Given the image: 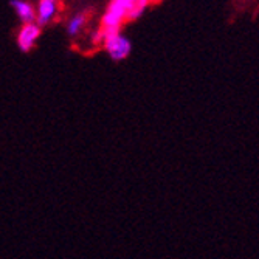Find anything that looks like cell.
Wrapping results in <instances>:
<instances>
[{"label": "cell", "mask_w": 259, "mask_h": 259, "mask_svg": "<svg viewBox=\"0 0 259 259\" xmlns=\"http://www.w3.org/2000/svg\"><path fill=\"white\" fill-rule=\"evenodd\" d=\"M148 4L149 0H112L101 20L103 37L106 39L115 34H120L121 23L126 19H138L146 10Z\"/></svg>", "instance_id": "cell-1"}, {"label": "cell", "mask_w": 259, "mask_h": 259, "mask_svg": "<svg viewBox=\"0 0 259 259\" xmlns=\"http://www.w3.org/2000/svg\"><path fill=\"white\" fill-rule=\"evenodd\" d=\"M104 49L106 52L109 53V56L113 59V61H123L129 56L131 53V40L127 37H124L121 33L120 34H115V36H110V37H106L104 39Z\"/></svg>", "instance_id": "cell-2"}, {"label": "cell", "mask_w": 259, "mask_h": 259, "mask_svg": "<svg viewBox=\"0 0 259 259\" xmlns=\"http://www.w3.org/2000/svg\"><path fill=\"white\" fill-rule=\"evenodd\" d=\"M40 36V28L36 23H25V25L22 27V30L19 31V36H17V44H19V49L22 52H30L36 40L39 39Z\"/></svg>", "instance_id": "cell-3"}, {"label": "cell", "mask_w": 259, "mask_h": 259, "mask_svg": "<svg viewBox=\"0 0 259 259\" xmlns=\"http://www.w3.org/2000/svg\"><path fill=\"white\" fill-rule=\"evenodd\" d=\"M11 7L14 8V11L17 13L19 19L25 23H33L34 17L37 16V13H34V8L31 4L25 2V0H13Z\"/></svg>", "instance_id": "cell-4"}, {"label": "cell", "mask_w": 259, "mask_h": 259, "mask_svg": "<svg viewBox=\"0 0 259 259\" xmlns=\"http://www.w3.org/2000/svg\"><path fill=\"white\" fill-rule=\"evenodd\" d=\"M58 13V7L55 2L49 0H40L37 7V22L39 23H49Z\"/></svg>", "instance_id": "cell-5"}, {"label": "cell", "mask_w": 259, "mask_h": 259, "mask_svg": "<svg viewBox=\"0 0 259 259\" xmlns=\"http://www.w3.org/2000/svg\"><path fill=\"white\" fill-rule=\"evenodd\" d=\"M85 14H76L72 20L68 22V34L70 36H76L79 31H81V28L84 27V23H85Z\"/></svg>", "instance_id": "cell-6"}, {"label": "cell", "mask_w": 259, "mask_h": 259, "mask_svg": "<svg viewBox=\"0 0 259 259\" xmlns=\"http://www.w3.org/2000/svg\"><path fill=\"white\" fill-rule=\"evenodd\" d=\"M149 2H152V4H157V2H160V0H149Z\"/></svg>", "instance_id": "cell-7"}, {"label": "cell", "mask_w": 259, "mask_h": 259, "mask_svg": "<svg viewBox=\"0 0 259 259\" xmlns=\"http://www.w3.org/2000/svg\"><path fill=\"white\" fill-rule=\"evenodd\" d=\"M49 2H56V0H49Z\"/></svg>", "instance_id": "cell-8"}]
</instances>
